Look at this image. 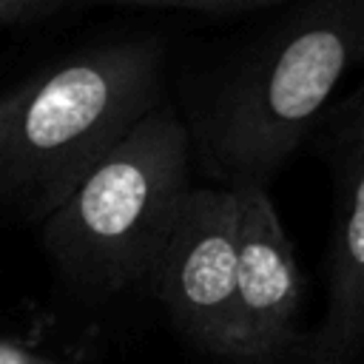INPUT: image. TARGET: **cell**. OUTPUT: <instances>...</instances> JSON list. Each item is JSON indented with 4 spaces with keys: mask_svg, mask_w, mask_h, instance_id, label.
I'll return each mask as SVG.
<instances>
[{
    "mask_svg": "<svg viewBox=\"0 0 364 364\" xmlns=\"http://www.w3.org/2000/svg\"><path fill=\"white\" fill-rule=\"evenodd\" d=\"M364 65V0H299L230 46L176 105L193 173L270 185Z\"/></svg>",
    "mask_w": 364,
    "mask_h": 364,
    "instance_id": "obj_1",
    "label": "cell"
},
{
    "mask_svg": "<svg viewBox=\"0 0 364 364\" xmlns=\"http://www.w3.org/2000/svg\"><path fill=\"white\" fill-rule=\"evenodd\" d=\"M148 37L65 54L0 94V219L40 228L82 176L165 100Z\"/></svg>",
    "mask_w": 364,
    "mask_h": 364,
    "instance_id": "obj_2",
    "label": "cell"
},
{
    "mask_svg": "<svg viewBox=\"0 0 364 364\" xmlns=\"http://www.w3.org/2000/svg\"><path fill=\"white\" fill-rule=\"evenodd\" d=\"M193 176L179 111L162 100L40 225L57 279L82 299L142 284Z\"/></svg>",
    "mask_w": 364,
    "mask_h": 364,
    "instance_id": "obj_3",
    "label": "cell"
},
{
    "mask_svg": "<svg viewBox=\"0 0 364 364\" xmlns=\"http://www.w3.org/2000/svg\"><path fill=\"white\" fill-rule=\"evenodd\" d=\"M142 287L199 355H239L236 318V196L191 188Z\"/></svg>",
    "mask_w": 364,
    "mask_h": 364,
    "instance_id": "obj_4",
    "label": "cell"
},
{
    "mask_svg": "<svg viewBox=\"0 0 364 364\" xmlns=\"http://www.w3.org/2000/svg\"><path fill=\"white\" fill-rule=\"evenodd\" d=\"M316 134L333 185V233L327 307L310 336L324 364H353L364 350V77Z\"/></svg>",
    "mask_w": 364,
    "mask_h": 364,
    "instance_id": "obj_5",
    "label": "cell"
},
{
    "mask_svg": "<svg viewBox=\"0 0 364 364\" xmlns=\"http://www.w3.org/2000/svg\"><path fill=\"white\" fill-rule=\"evenodd\" d=\"M236 318L242 353L273 350L301 330V276L267 185H236Z\"/></svg>",
    "mask_w": 364,
    "mask_h": 364,
    "instance_id": "obj_6",
    "label": "cell"
},
{
    "mask_svg": "<svg viewBox=\"0 0 364 364\" xmlns=\"http://www.w3.org/2000/svg\"><path fill=\"white\" fill-rule=\"evenodd\" d=\"M85 6H122V9H165V11H196V14H247L273 11L299 0H82Z\"/></svg>",
    "mask_w": 364,
    "mask_h": 364,
    "instance_id": "obj_7",
    "label": "cell"
},
{
    "mask_svg": "<svg viewBox=\"0 0 364 364\" xmlns=\"http://www.w3.org/2000/svg\"><path fill=\"white\" fill-rule=\"evenodd\" d=\"M199 358H202V364H324L316 353L313 336L304 330L296 338H290L273 350L239 353V355H199Z\"/></svg>",
    "mask_w": 364,
    "mask_h": 364,
    "instance_id": "obj_8",
    "label": "cell"
},
{
    "mask_svg": "<svg viewBox=\"0 0 364 364\" xmlns=\"http://www.w3.org/2000/svg\"><path fill=\"white\" fill-rule=\"evenodd\" d=\"M68 0H0V23H34L60 11Z\"/></svg>",
    "mask_w": 364,
    "mask_h": 364,
    "instance_id": "obj_9",
    "label": "cell"
}]
</instances>
